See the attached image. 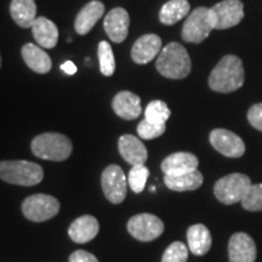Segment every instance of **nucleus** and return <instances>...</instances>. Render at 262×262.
<instances>
[{"instance_id":"nucleus-17","label":"nucleus","mask_w":262,"mask_h":262,"mask_svg":"<svg viewBox=\"0 0 262 262\" xmlns=\"http://www.w3.org/2000/svg\"><path fill=\"white\" fill-rule=\"evenodd\" d=\"M98 229H100V225H98L97 219L91 215H84L71 224L68 234L74 243L84 244L89 243L96 237Z\"/></svg>"},{"instance_id":"nucleus-32","label":"nucleus","mask_w":262,"mask_h":262,"mask_svg":"<svg viewBox=\"0 0 262 262\" xmlns=\"http://www.w3.org/2000/svg\"><path fill=\"white\" fill-rule=\"evenodd\" d=\"M248 120L251 126L262 131V103H256L249 108Z\"/></svg>"},{"instance_id":"nucleus-20","label":"nucleus","mask_w":262,"mask_h":262,"mask_svg":"<svg viewBox=\"0 0 262 262\" xmlns=\"http://www.w3.org/2000/svg\"><path fill=\"white\" fill-rule=\"evenodd\" d=\"M203 173L198 169L192 170L179 175H165L164 176V183L166 187L175 192H186L194 191L203 185Z\"/></svg>"},{"instance_id":"nucleus-1","label":"nucleus","mask_w":262,"mask_h":262,"mask_svg":"<svg viewBox=\"0 0 262 262\" xmlns=\"http://www.w3.org/2000/svg\"><path fill=\"white\" fill-rule=\"evenodd\" d=\"M243 62L235 55H226L216 64L209 77V86L216 93L228 94L244 84Z\"/></svg>"},{"instance_id":"nucleus-28","label":"nucleus","mask_w":262,"mask_h":262,"mask_svg":"<svg viewBox=\"0 0 262 262\" xmlns=\"http://www.w3.org/2000/svg\"><path fill=\"white\" fill-rule=\"evenodd\" d=\"M149 176V170L146 168L143 164L140 165H134L131 168L129 175H127V183H129L130 188L133 192L141 193L145 189L147 179Z\"/></svg>"},{"instance_id":"nucleus-10","label":"nucleus","mask_w":262,"mask_h":262,"mask_svg":"<svg viewBox=\"0 0 262 262\" xmlns=\"http://www.w3.org/2000/svg\"><path fill=\"white\" fill-rule=\"evenodd\" d=\"M127 231L137 241L152 242L162 235L164 224L156 215L139 214L133 216L127 222Z\"/></svg>"},{"instance_id":"nucleus-19","label":"nucleus","mask_w":262,"mask_h":262,"mask_svg":"<svg viewBox=\"0 0 262 262\" xmlns=\"http://www.w3.org/2000/svg\"><path fill=\"white\" fill-rule=\"evenodd\" d=\"M104 5L103 3L94 0V2L88 3L83 9L78 12L77 18H75L74 28L75 32L80 35L88 34L96 22L103 16Z\"/></svg>"},{"instance_id":"nucleus-8","label":"nucleus","mask_w":262,"mask_h":262,"mask_svg":"<svg viewBox=\"0 0 262 262\" xmlns=\"http://www.w3.org/2000/svg\"><path fill=\"white\" fill-rule=\"evenodd\" d=\"M209 15L214 29H227L241 24L244 5L241 0H224L209 9Z\"/></svg>"},{"instance_id":"nucleus-16","label":"nucleus","mask_w":262,"mask_h":262,"mask_svg":"<svg viewBox=\"0 0 262 262\" xmlns=\"http://www.w3.org/2000/svg\"><path fill=\"white\" fill-rule=\"evenodd\" d=\"M118 148H119V153L124 160L133 166L145 164L147 158H148V153H147L145 145L136 136H120L119 142H118Z\"/></svg>"},{"instance_id":"nucleus-18","label":"nucleus","mask_w":262,"mask_h":262,"mask_svg":"<svg viewBox=\"0 0 262 262\" xmlns=\"http://www.w3.org/2000/svg\"><path fill=\"white\" fill-rule=\"evenodd\" d=\"M199 160L193 153L176 152L166 157L162 163V170L165 175H179L192 170H196Z\"/></svg>"},{"instance_id":"nucleus-34","label":"nucleus","mask_w":262,"mask_h":262,"mask_svg":"<svg viewBox=\"0 0 262 262\" xmlns=\"http://www.w3.org/2000/svg\"><path fill=\"white\" fill-rule=\"evenodd\" d=\"M61 70L63 71L66 74L72 75V74H74L75 72H77V66H75L72 61H67L61 66Z\"/></svg>"},{"instance_id":"nucleus-25","label":"nucleus","mask_w":262,"mask_h":262,"mask_svg":"<svg viewBox=\"0 0 262 262\" xmlns=\"http://www.w3.org/2000/svg\"><path fill=\"white\" fill-rule=\"evenodd\" d=\"M191 5L187 0H169L163 5L159 12V19L163 25L172 26L189 14Z\"/></svg>"},{"instance_id":"nucleus-5","label":"nucleus","mask_w":262,"mask_h":262,"mask_svg":"<svg viewBox=\"0 0 262 262\" xmlns=\"http://www.w3.org/2000/svg\"><path fill=\"white\" fill-rule=\"evenodd\" d=\"M251 187V181L247 175L234 172L219 180L214 186V194L222 204L231 205L242 202Z\"/></svg>"},{"instance_id":"nucleus-6","label":"nucleus","mask_w":262,"mask_h":262,"mask_svg":"<svg viewBox=\"0 0 262 262\" xmlns=\"http://www.w3.org/2000/svg\"><path fill=\"white\" fill-rule=\"evenodd\" d=\"M60 211V202L49 194H33L22 203V212L29 221L42 222L55 217Z\"/></svg>"},{"instance_id":"nucleus-24","label":"nucleus","mask_w":262,"mask_h":262,"mask_svg":"<svg viewBox=\"0 0 262 262\" xmlns=\"http://www.w3.org/2000/svg\"><path fill=\"white\" fill-rule=\"evenodd\" d=\"M10 14L19 27L32 28L37 19L35 0H12L10 4Z\"/></svg>"},{"instance_id":"nucleus-14","label":"nucleus","mask_w":262,"mask_h":262,"mask_svg":"<svg viewBox=\"0 0 262 262\" xmlns=\"http://www.w3.org/2000/svg\"><path fill=\"white\" fill-rule=\"evenodd\" d=\"M162 51V39L157 34H145L135 41L131 49V57L137 64H146Z\"/></svg>"},{"instance_id":"nucleus-2","label":"nucleus","mask_w":262,"mask_h":262,"mask_svg":"<svg viewBox=\"0 0 262 262\" xmlns=\"http://www.w3.org/2000/svg\"><path fill=\"white\" fill-rule=\"evenodd\" d=\"M156 67L163 77L183 79L191 73L192 61L186 48L179 42H169L160 51Z\"/></svg>"},{"instance_id":"nucleus-4","label":"nucleus","mask_w":262,"mask_h":262,"mask_svg":"<svg viewBox=\"0 0 262 262\" xmlns=\"http://www.w3.org/2000/svg\"><path fill=\"white\" fill-rule=\"evenodd\" d=\"M44 170L39 164L28 160L0 162V179L18 186H34L42 181Z\"/></svg>"},{"instance_id":"nucleus-29","label":"nucleus","mask_w":262,"mask_h":262,"mask_svg":"<svg viewBox=\"0 0 262 262\" xmlns=\"http://www.w3.org/2000/svg\"><path fill=\"white\" fill-rule=\"evenodd\" d=\"M242 205L249 211H262V183L251 185L247 195L242 201Z\"/></svg>"},{"instance_id":"nucleus-3","label":"nucleus","mask_w":262,"mask_h":262,"mask_svg":"<svg viewBox=\"0 0 262 262\" xmlns=\"http://www.w3.org/2000/svg\"><path fill=\"white\" fill-rule=\"evenodd\" d=\"M32 152L38 158L52 162H63L70 158L73 150L71 140L57 133H45L32 141Z\"/></svg>"},{"instance_id":"nucleus-15","label":"nucleus","mask_w":262,"mask_h":262,"mask_svg":"<svg viewBox=\"0 0 262 262\" xmlns=\"http://www.w3.org/2000/svg\"><path fill=\"white\" fill-rule=\"evenodd\" d=\"M112 106L117 116L125 120L136 119L142 112L140 97L131 91L118 93L113 98Z\"/></svg>"},{"instance_id":"nucleus-12","label":"nucleus","mask_w":262,"mask_h":262,"mask_svg":"<svg viewBox=\"0 0 262 262\" xmlns=\"http://www.w3.org/2000/svg\"><path fill=\"white\" fill-rule=\"evenodd\" d=\"M229 262H255L256 245L254 239L243 232L235 233L228 243Z\"/></svg>"},{"instance_id":"nucleus-13","label":"nucleus","mask_w":262,"mask_h":262,"mask_svg":"<svg viewBox=\"0 0 262 262\" xmlns=\"http://www.w3.org/2000/svg\"><path fill=\"white\" fill-rule=\"evenodd\" d=\"M130 17L125 9L116 8L108 12L103 21V27L107 35L114 42H122L129 33Z\"/></svg>"},{"instance_id":"nucleus-21","label":"nucleus","mask_w":262,"mask_h":262,"mask_svg":"<svg viewBox=\"0 0 262 262\" xmlns=\"http://www.w3.org/2000/svg\"><path fill=\"white\" fill-rule=\"evenodd\" d=\"M32 33L35 41L41 48L52 49L58 41V29L54 22L47 17H37L32 26Z\"/></svg>"},{"instance_id":"nucleus-22","label":"nucleus","mask_w":262,"mask_h":262,"mask_svg":"<svg viewBox=\"0 0 262 262\" xmlns=\"http://www.w3.org/2000/svg\"><path fill=\"white\" fill-rule=\"evenodd\" d=\"M188 249L196 256H203L210 250L212 239L210 231L202 224L193 225L187 231Z\"/></svg>"},{"instance_id":"nucleus-9","label":"nucleus","mask_w":262,"mask_h":262,"mask_svg":"<svg viewBox=\"0 0 262 262\" xmlns=\"http://www.w3.org/2000/svg\"><path fill=\"white\" fill-rule=\"evenodd\" d=\"M101 185L106 198L113 204H120L125 199L129 183L120 166L116 164L108 165L101 176Z\"/></svg>"},{"instance_id":"nucleus-23","label":"nucleus","mask_w":262,"mask_h":262,"mask_svg":"<svg viewBox=\"0 0 262 262\" xmlns=\"http://www.w3.org/2000/svg\"><path fill=\"white\" fill-rule=\"evenodd\" d=\"M22 57H24L26 64L35 73L45 74L51 70L52 62L50 56L37 45L31 44V42L26 44L22 48Z\"/></svg>"},{"instance_id":"nucleus-11","label":"nucleus","mask_w":262,"mask_h":262,"mask_svg":"<svg viewBox=\"0 0 262 262\" xmlns=\"http://www.w3.org/2000/svg\"><path fill=\"white\" fill-rule=\"evenodd\" d=\"M212 147L222 156L229 158H239L245 153L244 141L232 131L226 129H215L209 136Z\"/></svg>"},{"instance_id":"nucleus-27","label":"nucleus","mask_w":262,"mask_h":262,"mask_svg":"<svg viewBox=\"0 0 262 262\" xmlns=\"http://www.w3.org/2000/svg\"><path fill=\"white\" fill-rule=\"evenodd\" d=\"M98 61H100V71L101 73L106 77H111L113 75L114 71H116V60H114L113 50L111 48L110 42L101 41L98 44L97 49Z\"/></svg>"},{"instance_id":"nucleus-26","label":"nucleus","mask_w":262,"mask_h":262,"mask_svg":"<svg viewBox=\"0 0 262 262\" xmlns=\"http://www.w3.org/2000/svg\"><path fill=\"white\" fill-rule=\"evenodd\" d=\"M171 116V111L164 101L155 100L148 103L145 111V119L153 124H165Z\"/></svg>"},{"instance_id":"nucleus-33","label":"nucleus","mask_w":262,"mask_h":262,"mask_svg":"<svg viewBox=\"0 0 262 262\" xmlns=\"http://www.w3.org/2000/svg\"><path fill=\"white\" fill-rule=\"evenodd\" d=\"M68 262H98L97 257L89 251L77 250L72 253Z\"/></svg>"},{"instance_id":"nucleus-31","label":"nucleus","mask_w":262,"mask_h":262,"mask_svg":"<svg viewBox=\"0 0 262 262\" xmlns=\"http://www.w3.org/2000/svg\"><path fill=\"white\" fill-rule=\"evenodd\" d=\"M165 124H153L143 119L137 126V134L143 140H153L162 136L165 133Z\"/></svg>"},{"instance_id":"nucleus-7","label":"nucleus","mask_w":262,"mask_h":262,"mask_svg":"<svg viewBox=\"0 0 262 262\" xmlns=\"http://www.w3.org/2000/svg\"><path fill=\"white\" fill-rule=\"evenodd\" d=\"M212 29L208 8H196L186 18L182 27V39L187 42L201 44L209 37Z\"/></svg>"},{"instance_id":"nucleus-35","label":"nucleus","mask_w":262,"mask_h":262,"mask_svg":"<svg viewBox=\"0 0 262 262\" xmlns=\"http://www.w3.org/2000/svg\"><path fill=\"white\" fill-rule=\"evenodd\" d=\"M0 66H2V57H0Z\"/></svg>"},{"instance_id":"nucleus-30","label":"nucleus","mask_w":262,"mask_h":262,"mask_svg":"<svg viewBox=\"0 0 262 262\" xmlns=\"http://www.w3.org/2000/svg\"><path fill=\"white\" fill-rule=\"evenodd\" d=\"M188 249L181 242H173L164 251L162 262H187Z\"/></svg>"}]
</instances>
